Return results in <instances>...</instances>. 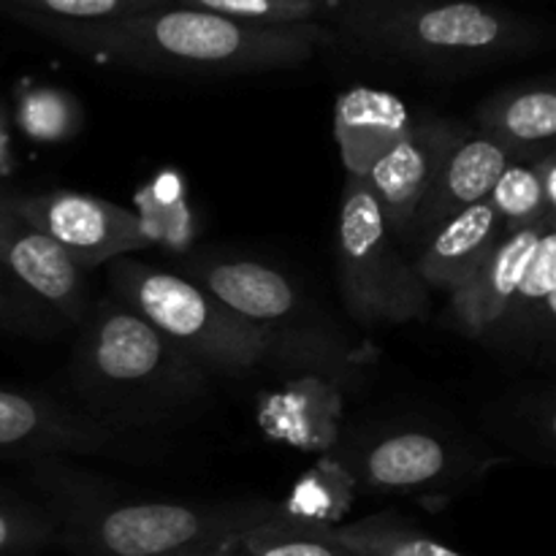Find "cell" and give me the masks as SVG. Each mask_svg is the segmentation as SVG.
Returning a JSON list of instances; mask_svg holds the SVG:
<instances>
[{
    "label": "cell",
    "instance_id": "obj_1",
    "mask_svg": "<svg viewBox=\"0 0 556 556\" xmlns=\"http://www.w3.org/2000/svg\"><path fill=\"white\" fill-rule=\"evenodd\" d=\"M3 14L85 58L150 74L239 76L296 68L334 41V33L320 22L244 25L177 3L103 22Z\"/></svg>",
    "mask_w": 556,
    "mask_h": 556
},
{
    "label": "cell",
    "instance_id": "obj_2",
    "mask_svg": "<svg viewBox=\"0 0 556 556\" xmlns=\"http://www.w3.org/2000/svg\"><path fill=\"white\" fill-rule=\"evenodd\" d=\"M30 481L54 525V543L76 556H199L286 514L266 500H136L58 456L30 462Z\"/></svg>",
    "mask_w": 556,
    "mask_h": 556
},
{
    "label": "cell",
    "instance_id": "obj_3",
    "mask_svg": "<svg viewBox=\"0 0 556 556\" xmlns=\"http://www.w3.org/2000/svg\"><path fill=\"white\" fill-rule=\"evenodd\" d=\"M71 380L87 416L109 429L163 421L210 391V372L119 299L87 315Z\"/></svg>",
    "mask_w": 556,
    "mask_h": 556
},
{
    "label": "cell",
    "instance_id": "obj_4",
    "mask_svg": "<svg viewBox=\"0 0 556 556\" xmlns=\"http://www.w3.org/2000/svg\"><path fill=\"white\" fill-rule=\"evenodd\" d=\"M337 30L358 52L432 71H470L541 43L543 27L478 0H378L342 5Z\"/></svg>",
    "mask_w": 556,
    "mask_h": 556
},
{
    "label": "cell",
    "instance_id": "obj_5",
    "mask_svg": "<svg viewBox=\"0 0 556 556\" xmlns=\"http://www.w3.org/2000/svg\"><path fill=\"white\" fill-rule=\"evenodd\" d=\"M106 266L114 299L128 304L204 372H253L280 348L269 334L233 318L188 277L155 269L130 255Z\"/></svg>",
    "mask_w": 556,
    "mask_h": 556
},
{
    "label": "cell",
    "instance_id": "obj_6",
    "mask_svg": "<svg viewBox=\"0 0 556 556\" xmlns=\"http://www.w3.org/2000/svg\"><path fill=\"white\" fill-rule=\"evenodd\" d=\"M337 282L351 318L362 326H394L429 313V288L391 237L372 188L345 174L337 223Z\"/></svg>",
    "mask_w": 556,
    "mask_h": 556
},
{
    "label": "cell",
    "instance_id": "obj_7",
    "mask_svg": "<svg viewBox=\"0 0 556 556\" xmlns=\"http://www.w3.org/2000/svg\"><path fill=\"white\" fill-rule=\"evenodd\" d=\"M11 206L52 239L81 271L123 255L141 253L152 244L150 228L136 212L79 190L9 193Z\"/></svg>",
    "mask_w": 556,
    "mask_h": 556
},
{
    "label": "cell",
    "instance_id": "obj_8",
    "mask_svg": "<svg viewBox=\"0 0 556 556\" xmlns=\"http://www.w3.org/2000/svg\"><path fill=\"white\" fill-rule=\"evenodd\" d=\"M188 280L210 293L223 309L269 334L277 345L296 340L304 318V299L286 275L253 258L201 255L188 264Z\"/></svg>",
    "mask_w": 556,
    "mask_h": 556
},
{
    "label": "cell",
    "instance_id": "obj_9",
    "mask_svg": "<svg viewBox=\"0 0 556 556\" xmlns=\"http://www.w3.org/2000/svg\"><path fill=\"white\" fill-rule=\"evenodd\" d=\"M340 462L353 481L389 494L432 492L467 470L465 451L424 429L369 438L340 454Z\"/></svg>",
    "mask_w": 556,
    "mask_h": 556
},
{
    "label": "cell",
    "instance_id": "obj_10",
    "mask_svg": "<svg viewBox=\"0 0 556 556\" xmlns=\"http://www.w3.org/2000/svg\"><path fill=\"white\" fill-rule=\"evenodd\" d=\"M114 443V429L85 410L43 394L0 386V459H52L65 454H101Z\"/></svg>",
    "mask_w": 556,
    "mask_h": 556
},
{
    "label": "cell",
    "instance_id": "obj_11",
    "mask_svg": "<svg viewBox=\"0 0 556 556\" xmlns=\"http://www.w3.org/2000/svg\"><path fill=\"white\" fill-rule=\"evenodd\" d=\"M459 136L462 130L443 119H416L410 134L396 141L364 177L394 239H407L418 206Z\"/></svg>",
    "mask_w": 556,
    "mask_h": 556
},
{
    "label": "cell",
    "instance_id": "obj_12",
    "mask_svg": "<svg viewBox=\"0 0 556 556\" xmlns=\"http://www.w3.org/2000/svg\"><path fill=\"white\" fill-rule=\"evenodd\" d=\"M0 264L65 324H85L90 315L87 271L11 206L9 190H0Z\"/></svg>",
    "mask_w": 556,
    "mask_h": 556
},
{
    "label": "cell",
    "instance_id": "obj_13",
    "mask_svg": "<svg viewBox=\"0 0 556 556\" xmlns=\"http://www.w3.org/2000/svg\"><path fill=\"white\" fill-rule=\"evenodd\" d=\"M552 226L556 223L503 233L497 248L483 258L470 280L451 293V326L454 329L472 340H483L494 329L500 315L514 299L543 231Z\"/></svg>",
    "mask_w": 556,
    "mask_h": 556
},
{
    "label": "cell",
    "instance_id": "obj_14",
    "mask_svg": "<svg viewBox=\"0 0 556 556\" xmlns=\"http://www.w3.org/2000/svg\"><path fill=\"white\" fill-rule=\"evenodd\" d=\"M413 123L407 103L394 92L369 85L342 90L334 103V139L345 174L367 177L375 163L410 134Z\"/></svg>",
    "mask_w": 556,
    "mask_h": 556
},
{
    "label": "cell",
    "instance_id": "obj_15",
    "mask_svg": "<svg viewBox=\"0 0 556 556\" xmlns=\"http://www.w3.org/2000/svg\"><path fill=\"white\" fill-rule=\"evenodd\" d=\"M503 233V223L489 199L472 204L424 233V244L413 258V269L424 286L438 288L451 296L497 248Z\"/></svg>",
    "mask_w": 556,
    "mask_h": 556
},
{
    "label": "cell",
    "instance_id": "obj_16",
    "mask_svg": "<svg viewBox=\"0 0 556 556\" xmlns=\"http://www.w3.org/2000/svg\"><path fill=\"white\" fill-rule=\"evenodd\" d=\"M510 161L514 157L508 155V150L489 136H459V141L445 155L427 199L418 206L407 239L432 231L456 212L486 201Z\"/></svg>",
    "mask_w": 556,
    "mask_h": 556
},
{
    "label": "cell",
    "instance_id": "obj_17",
    "mask_svg": "<svg viewBox=\"0 0 556 556\" xmlns=\"http://www.w3.org/2000/svg\"><path fill=\"white\" fill-rule=\"evenodd\" d=\"M481 134L508 150L514 161L535 163L554 150L556 92L548 81H525L489 96L478 106Z\"/></svg>",
    "mask_w": 556,
    "mask_h": 556
},
{
    "label": "cell",
    "instance_id": "obj_18",
    "mask_svg": "<svg viewBox=\"0 0 556 556\" xmlns=\"http://www.w3.org/2000/svg\"><path fill=\"white\" fill-rule=\"evenodd\" d=\"M556 324V226L546 228L514 299L481 342L508 348L552 345Z\"/></svg>",
    "mask_w": 556,
    "mask_h": 556
},
{
    "label": "cell",
    "instance_id": "obj_19",
    "mask_svg": "<svg viewBox=\"0 0 556 556\" xmlns=\"http://www.w3.org/2000/svg\"><path fill=\"white\" fill-rule=\"evenodd\" d=\"M318 530L326 541L351 556H465L391 510L348 525L320 521Z\"/></svg>",
    "mask_w": 556,
    "mask_h": 556
},
{
    "label": "cell",
    "instance_id": "obj_20",
    "mask_svg": "<svg viewBox=\"0 0 556 556\" xmlns=\"http://www.w3.org/2000/svg\"><path fill=\"white\" fill-rule=\"evenodd\" d=\"M324 519L282 514L242 535L228 538L220 546L199 556H351L320 535Z\"/></svg>",
    "mask_w": 556,
    "mask_h": 556
},
{
    "label": "cell",
    "instance_id": "obj_21",
    "mask_svg": "<svg viewBox=\"0 0 556 556\" xmlns=\"http://www.w3.org/2000/svg\"><path fill=\"white\" fill-rule=\"evenodd\" d=\"M489 204L497 212L505 233L556 223V210L548 206L546 195H543L535 166L525 161H510L505 166L497 185L489 193Z\"/></svg>",
    "mask_w": 556,
    "mask_h": 556
},
{
    "label": "cell",
    "instance_id": "obj_22",
    "mask_svg": "<svg viewBox=\"0 0 556 556\" xmlns=\"http://www.w3.org/2000/svg\"><path fill=\"white\" fill-rule=\"evenodd\" d=\"M185 9L206 11V14L226 16L244 25H307L326 14V5L318 0H174Z\"/></svg>",
    "mask_w": 556,
    "mask_h": 556
},
{
    "label": "cell",
    "instance_id": "obj_23",
    "mask_svg": "<svg viewBox=\"0 0 556 556\" xmlns=\"http://www.w3.org/2000/svg\"><path fill=\"white\" fill-rule=\"evenodd\" d=\"M54 543V525L33 500L0 494V556H27Z\"/></svg>",
    "mask_w": 556,
    "mask_h": 556
},
{
    "label": "cell",
    "instance_id": "obj_24",
    "mask_svg": "<svg viewBox=\"0 0 556 556\" xmlns=\"http://www.w3.org/2000/svg\"><path fill=\"white\" fill-rule=\"evenodd\" d=\"M163 5H174V0H0V11H22L63 22L119 20Z\"/></svg>",
    "mask_w": 556,
    "mask_h": 556
},
{
    "label": "cell",
    "instance_id": "obj_25",
    "mask_svg": "<svg viewBox=\"0 0 556 556\" xmlns=\"http://www.w3.org/2000/svg\"><path fill=\"white\" fill-rule=\"evenodd\" d=\"M60 315L0 264V329L43 337L60 329Z\"/></svg>",
    "mask_w": 556,
    "mask_h": 556
},
{
    "label": "cell",
    "instance_id": "obj_26",
    "mask_svg": "<svg viewBox=\"0 0 556 556\" xmlns=\"http://www.w3.org/2000/svg\"><path fill=\"white\" fill-rule=\"evenodd\" d=\"M318 3H324L326 9H340V5L345 3V0H318Z\"/></svg>",
    "mask_w": 556,
    "mask_h": 556
},
{
    "label": "cell",
    "instance_id": "obj_27",
    "mask_svg": "<svg viewBox=\"0 0 556 556\" xmlns=\"http://www.w3.org/2000/svg\"><path fill=\"white\" fill-rule=\"evenodd\" d=\"M358 3H378V0H345L342 5H358ZM342 5H340V9H342Z\"/></svg>",
    "mask_w": 556,
    "mask_h": 556
}]
</instances>
